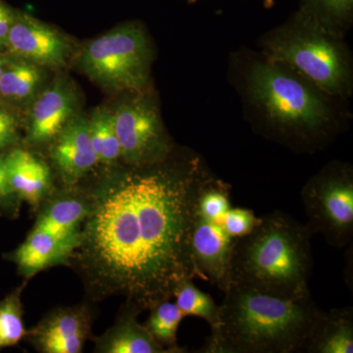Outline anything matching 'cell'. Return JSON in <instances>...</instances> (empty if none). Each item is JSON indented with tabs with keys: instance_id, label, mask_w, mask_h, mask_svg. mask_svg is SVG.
I'll list each match as a JSON object with an SVG mask.
<instances>
[{
	"instance_id": "1",
	"label": "cell",
	"mask_w": 353,
	"mask_h": 353,
	"mask_svg": "<svg viewBox=\"0 0 353 353\" xmlns=\"http://www.w3.org/2000/svg\"><path fill=\"white\" fill-rule=\"evenodd\" d=\"M167 160L132 166L104 185L77 248L97 287L126 296L138 311L199 277L190 238L199 192L211 174L196 155Z\"/></svg>"
},
{
	"instance_id": "2",
	"label": "cell",
	"mask_w": 353,
	"mask_h": 353,
	"mask_svg": "<svg viewBox=\"0 0 353 353\" xmlns=\"http://www.w3.org/2000/svg\"><path fill=\"white\" fill-rule=\"evenodd\" d=\"M223 292L219 322L199 352H303L323 311L310 294L285 299L236 283Z\"/></svg>"
},
{
	"instance_id": "3",
	"label": "cell",
	"mask_w": 353,
	"mask_h": 353,
	"mask_svg": "<svg viewBox=\"0 0 353 353\" xmlns=\"http://www.w3.org/2000/svg\"><path fill=\"white\" fill-rule=\"evenodd\" d=\"M312 236L307 225L282 211L260 217L259 225L234 243L229 284L248 285L285 299L310 294Z\"/></svg>"
},
{
	"instance_id": "4",
	"label": "cell",
	"mask_w": 353,
	"mask_h": 353,
	"mask_svg": "<svg viewBox=\"0 0 353 353\" xmlns=\"http://www.w3.org/2000/svg\"><path fill=\"white\" fill-rule=\"evenodd\" d=\"M250 88L253 99L285 138L310 145L326 134L330 114L324 97L289 67L270 60L255 65Z\"/></svg>"
},
{
	"instance_id": "5",
	"label": "cell",
	"mask_w": 353,
	"mask_h": 353,
	"mask_svg": "<svg viewBox=\"0 0 353 353\" xmlns=\"http://www.w3.org/2000/svg\"><path fill=\"white\" fill-rule=\"evenodd\" d=\"M267 43L270 61L294 70L328 94H341L350 82V64L331 32L301 11L292 25Z\"/></svg>"
},
{
	"instance_id": "6",
	"label": "cell",
	"mask_w": 353,
	"mask_h": 353,
	"mask_svg": "<svg viewBox=\"0 0 353 353\" xmlns=\"http://www.w3.org/2000/svg\"><path fill=\"white\" fill-rule=\"evenodd\" d=\"M152 50L143 28L120 26L88 43L80 66L88 77L106 88L138 92L150 79Z\"/></svg>"
},
{
	"instance_id": "7",
	"label": "cell",
	"mask_w": 353,
	"mask_h": 353,
	"mask_svg": "<svg viewBox=\"0 0 353 353\" xmlns=\"http://www.w3.org/2000/svg\"><path fill=\"white\" fill-rule=\"evenodd\" d=\"M301 201L312 234L341 248L353 236V173L350 165L334 162L316 174L301 190Z\"/></svg>"
},
{
	"instance_id": "8",
	"label": "cell",
	"mask_w": 353,
	"mask_h": 353,
	"mask_svg": "<svg viewBox=\"0 0 353 353\" xmlns=\"http://www.w3.org/2000/svg\"><path fill=\"white\" fill-rule=\"evenodd\" d=\"M121 157L131 166L164 161L171 152L159 114L152 101L139 97L121 104L113 113Z\"/></svg>"
},
{
	"instance_id": "9",
	"label": "cell",
	"mask_w": 353,
	"mask_h": 353,
	"mask_svg": "<svg viewBox=\"0 0 353 353\" xmlns=\"http://www.w3.org/2000/svg\"><path fill=\"white\" fill-rule=\"evenodd\" d=\"M225 215L196 210L190 248L199 277L224 292L229 285L230 262L236 238L225 226Z\"/></svg>"
},
{
	"instance_id": "10",
	"label": "cell",
	"mask_w": 353,
	"mask_h": 353,
	"mask_svg": "<svg viewBox=\"0 0 353 353\" xmlns=\"http://www.w3.org/2000/svg\"><path fill=\"white\" fill-rule=\"evenodd\" d=\"M6 46L30 63L51 67L63 65L69 51L61 34L28 15H14Z\"/></svg>"
},
{
	"instance_id": "11",
	"label": "cell",
	"mask_w": 353,
	"mask_h": 353,
	"mask_svg": "<svg viewBox=\"0 0 353 353\" xmlns=\"http://www.w3.org/2000/svg\"><path fill=\"white\" fill-rule=\"evenodd\" d=\"M88 329V316L83 309H60L37 327L32 341L43 352H82Z\"/></svg>"
},
{
	"instance_id": "12",
	"label": "cell",
	"mask_w": 353,
	"mask_h": 353,
	"mask_svg": "<svg viewBox=\"0 0 353 353\" xmlns=\"http://www.w3.org/2000/svg\"><path fill=\"white\" fill-rule=\"evenodd\" d=\"M52 157L65 182L74 183L99 162L90 141L88 122L71 120L58 134Z\"/></svg>"
},
{
	"instance_id": "13",
	"label": "cell",
	"mask_w": 353,
	"mask_h": 353,
	"mask_svg": "<svg viewBox=\"0 0 353 353\" xmlns=\"http://www.w3.org/2000/svg\"><path fill=\"white\" fill-rule=\"evenodd\" d=\"M80 241L81 231L68 236H57L34 228L16 252L15 260L26 277H31L53 265L64 263Z\"/></svg>"
},
{
	"instance_id": "14",
	"label": "cell",
	"mask_w": 353,
	"mask_h": 353,
	"mask_svg": "<svg viewBox=\"0 0 353 353\" xmlns=\"http://www.w3.org/2000/svg\"><path fill=\"white\" fill-rule=\"evenodd\" d=\"M75 109L73 92L57 83L39 97L32 109L30 138L38 143L54 139L71 121Z\"/></svg>"
},
{
	"instance_id": "15",
	"label": "cell",
	"mask_w": 353,
	"mask_h": 353,
	"mask_svg": "<svg viewBox=\"0 0 353 353\" xmlns=\"http://www.w3.org/2000/svg\"><path fill=\"white\" fill-rule=\"evenodd\" d=\"M4 162L11 192L37 205L50 190V171L48 165L23 150H14L4 158Z\"/></svg>"
},
{
	"instance_id": "16",
	"label": "cell",
	"mask_w": 353,
	"mask_h": 353,
	"mask_svg": "<svg viewBox=\"0 0 353 353\" xmlns=\"http://www.w3.org/2000/svg\"><path fill=\"white\" fill-rule=\"evenodd\" d=\"M304 352L309 353L353 352V308L322 311L309 334Z\"/></svg>"
},
{
	"instance_id": "17",
	"label": "cell",
	"mask_w": 353,
	"mask_h": 353,
	"mask_svg": "<svg viewBox=\"0 0 353 353\" xmlns=\"http://www.w3.org/2000/svg\"><path fill=\"white\" fill-rule=\"evenodd\" d=\"M121 319L97 343V352L105 353H162L167 352L143 325L137 321L139 311Z\"/></svg>"
},
{
	"instance_id": "18",
	"label": "cell",
	"mask_w": 353,
	"mask_h": 353,
	"mask_svg": "<svg viewBox=\"0 0 353 353\" xmlns=\"http://www.w3.org/2000/svg\"><path fill=\"white\" fill-rule=\"evenodd\" d=\"M90 205L80 199H57L44 209L34 229L43 230L57 236H68L80 232L79 226L85 219Z\"/></svg>"
},
{
	"instance_id": "19",
	"label": "cell",
	"mask_w": 353,
	"mask_h": 353,
	"mask_svg": "<svg viewBox=\"0 0 353 353\" xmlns=\"http://www.w3.org/2000/svg\"><path fill=\"white\" fill-rule=\"evenodd\" d=\"M152 311L145 327L152 338L167 350V352H185L179 347L176 332L185 316L176 303L167 301H160L150 309Z\"/></svg>"
},
{
	"instance_id": "20",
	"label": "cell",
	"mask_w": 353,
	"mask_h": 353,
	"mask_svg": "<svg viewBox=\"0 0 353 353\" xmlns=\"http://www.w3.org/2000/svg\"><path fill=\"white\" fill-rule=\"evenodd\" d=\"M90 141L97 159L102 163L112 164L121 157L119 139L116 134L113 113L97 109L88 121Z\"/></svg>"
},
{
	"instance_id": "21",
	"label": "cell",
	"mask_w": 353,
	"mask_h": 353,
	"mask_svg": "<svg viewBox=\"0 0 353 353\" xmlns=\"http://www.w3.org/2000/svg\"><path fill=\"white\" fill-rule=\"evenodd\" d=\"M41 83V71L30 62L6 65L0 77V95L12 101L29 99Z\"/></svg>"
},
{
	"instance_id": "22",
	"label": "cell",
	"mask_w": 353,
	"mask_h": 353,
	"mask_svg": "<svg viewBox=\"0 0 353 353\" xmlns=\"http://www.w3.org/2000/svg\"><path fill=\"white\" fill-rule=\"evenodd\" d=\"M173 296L176 297V305L182 311L183 316L194 315L202 318L208 323L211 329L217 326L219 305L208 294L199 290L192 280L181 282L174 290Z\"/></svg>"
},
{
	"instance_id": "23",
	"label": "cell",
	"mask_w": 353,
	"mask_h": 353,
	"mask_svg": "<svg viewBox=\"0 0 353 353\" xmlns=\"http://www.w3.org/2000/svg\"><path fill=\"white\" fill-rule=\"evenodd\" d=\"M301 11L334 32L352 21L353 0H303Z\"/></svg>"
},
{
	"instance_id": "24",
	"label": "cell",
	"mask_w": 353,
	"mask_h": 353,
	"mask_svg": "<svg viewBox=\"0 0 353 353\" xmlns=\"http://www.w3.org/2000/svg\"><path fill=\"white\" fill-rule=\"evenodd\" d=\"M19 294H12L0 303V350L12 347L26 334Z\"/></svg>"
},
{
	"instance_id": "25",
	"label": "cell",
	"mask_w": 353,
	"mask_h": 353,
	"mask_svg": "<svg viewBox=\"0 0 353 353\" xmlns=\"http://www.w3.org/2000/svg\"><path fill=\"white\" fill-rule=\"evenodd\" d=\"M260 217L248 208H230L225 215L224 223L227 231L234 238H241L250 234L259 225Z\"/></svg>"
},
{
	"instance_id": "26",
	"label": "cell",
	"mask_w": 353,
	"mask_h": 353,
	"mask_svg": "<svg viewBox=\"0 0 353 353\" xmlns=\"http://www.w3.org/2000/svg\"><path fill=\"white\" fill-rule=\"evenodd\" d=\"M17 139V126L10 114L0 110V148L12 145Z\"/></svg>"
},
{
	"instance_id": "27",
	"label": "cell",
	"mask_w": 353,
	"mask_h": 353,
	"mask_svg": "<svg viewBox=\"0 0 353 353\" xmlns=\"http://www.w3.org/2000/svg\"><path fill=\"white\" fill-rule=\"evenodd\" d=\"M14 15L7 7L0 3V46H6Z\"/></svg>"
},
{
	"instance_id": "28",
	"label": "cell",
	"mask_w": 353,
	"mask_h": 353,
	"mask_svg": "<svg viewBox=\"0 0 353 353\" xmlns=\"http://www.w3.org/2000/svg\"><path fill=\"white\" fill-rule=\"evenodd\" d=\"M10 194L12 192H11L8 180H7L6 162H4V158L0 157V199Z\"/></svg>"
},
{
	"instance_id": "29",
	"label": "cell",
	"mask_w": 353,
	"mask_h": 353,
	"mask_svg": "<svg viewBox=\"0 0 353 353\" xmlns=\"http://www.w3.org/2000/svg\"><path fill=\"white\" fill-rule=\"evenodd\" d=\"M188 1H189L190 3H194L197 0H188ZM263 3L266 8H271V7L274 6V0H263Z\"/></svg>"
},
{
	"instance_id": "30",
	"label": "cell",
	"mask_w": 353,
	"mask_h": 353,
	"mask_svg": "<svg viewBox=\"0 0 353 353\" xmlns=\"http://www.w3.org/2000/svg\"><path fill=\"white\" fill-rule=\"evenodd\" d=\"M6 62L4 61L3 58L0 57V77H1L2 73H3L4 69H6Z\"/></svg>"
}]
</instances>
